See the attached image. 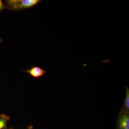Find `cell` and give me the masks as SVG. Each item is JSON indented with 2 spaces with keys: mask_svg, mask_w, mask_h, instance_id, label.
<instances>
[{
  "mask_svg": "<svg viewBox=\"0 0 129 129\" xmlns=\"http://www.w3.org/2000/svg\"><path fill=\"white\" fill-rule=\"evenodd\" d=\"M40 0H7L6 8L13 11H19L34 6L40 2Z\"/></svg>",
  "mask_w": 129,
  "mask_h": 129,
  "instance_id": "obj_1",
  "label": "cell"
},
{
  "mask_svg": "<svg viewBox=\"0 0 129 129\" xmlns=\"http://www.w3.org/2000/svg\"><path fill=\"white\" fill-rule=\"evenodd\" d=\"M117 122V129H129V113L120 112Z\"/></svg>",
  "mask_w": 129,
  "mask_h": 129,
  "instance_id": "obj_2",
  "label": "cell"
},
{
  "mask_svg": "<svg viewBox=\"0 0 129 129\" xmlns=\"http://www.w3.org/2000/svg\"><path fill=\"white\" fill-rule=\"evenodd\" d=\"M24 71L29 74L32 77L35 78L41 77L46 72L45 70L42 69L39 67H32L30 69L24 70Z\"/></svg>",
  "mask_w": 129,
  "mask_h": 129,
  "instance_id": "obj_3",
  "label": "cell"
},
{
  "mask_svg": "<svg viewBox=\"0 0 129 129\" xmlns=\"http://www.w3.org/2000/svg\"><path fill=\"white\" fill-rule=\"evenodd\" d=\"M126 91L124 103L120 112L129 113V89L128 87H126Z\"/></svg>",
  "mask_w": 129,
  "mask_h": 129,
  "instance_id": "obj_4",
  "label": "cell"
},
{
  "mask_svg": "<svg viewBox=\"0 0 129 129\" xmlns=\"http://www.w3.org/2000/svg\"><path fill=\"white\" fill-rule=\"evenodd\" d=\"M10 119L9 116L5 114L0 115V129H8L7 123Z\"/></svg>",
  "mask_w": 129,
  "mask_h": 129,
  "instance_id": "obj_5",
  "label": "cell"
},
{
  "mask_svg": "<svg viewBox=\"0 0 129 129\" xmlns=\"http://www.w3.org/2000/svg\"><path fill=\"white\" fill-rule=\"evenodd\" d=\"M5 8H6V7H5V6L3 3L2 1L0 0V12H1Z\"/></svg>",
  "mask_w": 129,
  "mask_h": 129,
  "instance_id": "obj_6",
  "label": "cell"
},
{
  "mask_svg": "<svg viewBox=\"0 0 129 129\" xmlns=\"http://www.w3.org/2000/svg\"><path fill=\"white\" fill-rule=\"evenodd\" d=\"M28 129H32V126H29L28 127Z\"/></svg>",
  "mask_w": 129,
  "mask_h": 129,
  "instance_id": "obj_7",
  "label": "cell"
},
{
  "mask_svg": "<svg viewBox=\"0 0 129 129\" xmlns=\"http://www.w3.org/2000/svg\"><path fill=\"white\" fill-rule=\"evenodd\" d=\"M2 41V39L1 38H0V44H1Z\"/></svg>",
  "mask_w": 129,
  "mask_h": 129,
  "instance_id": "obj_8",
  "label": "cell"
},
{
  "mask_svg": "<svg viewBox=\"0 0 129 129\" xmlns=\"http://www.w3.org/2000/svg\"><path fill=\"white\" fill-rule=\"evenodd\" d=\"M14 129L13 128H12V127H11V128H10L9 129Z\"/></svg>",
  "mask_w": 129,
  "mask_h": 129,
  "instance_id": "obj_9",
  "label": "cell"
}]
</instances>
